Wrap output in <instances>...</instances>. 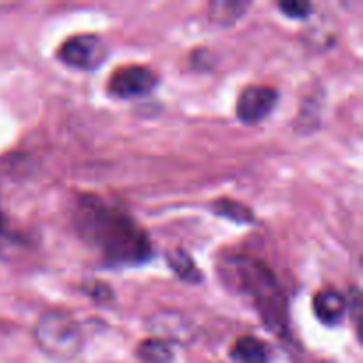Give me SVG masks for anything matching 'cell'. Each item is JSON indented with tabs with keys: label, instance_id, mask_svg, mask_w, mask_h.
<instances>
[{
	"label": "cell",
	"instance_id": "5bb4252c",
	"mask_svg": "<svg viewBox=\"0 0 363 363\" xmlns=\"http://www.w3.org/2000/svg\"><path fill=\"white\" fill-rule=\"evenodd\" d=\"M279 9L282 11V14H286L287 18H293V20H305V18L312 13V4L291 0V2H280Z\"/></svg>",
	"mask_w": 363,
	"mask_h": 363
},
{
	"label": "cell",
	"instance_id": "4fadbf2b",
	"mask_svg": "<svg viewBox=\"0 0 363 363\" xmlns=\"http://www.w3.org/2000/svg\"><path fill=\"white\" fill-rule=\"evenodd\" d=\"M211 208L215 215L223 216V218H229L238 223H250L254 220V211L250 208H247L241 202L230 201V199H218L216 202H213Z\"/></svg>",
	"mask_w": 363,
	"mask_h": 363
},
{
	"label": "cell",
	"instance_id": "277c9868",
	"mask_svg": "<svg viewBox=\"0 0 363 363\" xmlns=\"http://www.w3.org/2000/svg\"><path fill=\"white\" fill-rule=\"evenodd\" d=\"M108 55V46L96 34H77L67 38L57 50V57L66 66L92 71L101 66Z\"/></svg>",
	"mask_w": 363,
	"mask_h": 363
},
{
	"label": "cell",
	"instance_id": "30bf717a",
	"mask_svg": "<svg viewBox=\"0 0 363 363\" xmlns=\"http://www.w3.org/2000/svg\"><path fill=\"white\" fill-rule=\"evenodd\" d=\"M169 266L172 268V272L176 273L179 279L186 280V282L190 284L202 282V272L199 269V266L195 264L194 259L190 257V254L184 252L183 248H176L174 252H170Z\"/></svg>",
	"mask_w": 363,
	"mask_h": 363
},
{
	"label": "cell",
	"instance_id": "52a82bcc",
	"mask_svg": "<svg viewBox=\"0 0 363 363\" xmlns=\"http://www.w3.org/2000/svg\"><path fill=\"white\" fill-rule=\"evenodd\" d=\"M315 315L319 321L326 326L339 325L347 312V301L342 293L335 289H323L319 291L312 301Z\"/></svg>",
	"mask_w": 363,
	"mask_h": 363
},
{
	"label": "cell",
	"instance_id": "7c38bea8",
	"mask_svg": "<svg viewBox=\"0 0 363 363\" xmlns=\"http://www.w3.org/2000/svg\"><path fill=\"white\" fill-rule=\"evenodd\" d=\"M247 9V2H227V0H222V2H213L209 6V16L218 25H233L234 21L243 16Z\"/></svg>",
	"mask_w": 363,
	"mask_h": 363
},
{
	"label": "cell",
	"instance_id": "ba28073f",
	"mask_svg": "<svg viewBox=\"0 0 363 363\" xmlns=\"http://www.w3.org/2000/svg\"><path fill=\"white\" fill-rule=\"evenodd\" d=\"M149 328L155 333H160L162 337H158V339L165 340V342H169V339H174L176 342H179V340L183 342V340L194 337V326L181 314H169V312L156 314L151 319Z\"/></svg>",
	"mask_w": 363,
	"mask_h": 363
},
{
	"label": "cell",
	"instance_id": "8fae6325",
	"mask_svg": "<svg viewBox=\"0 0 363 363\" xmlns=\"http://www.w3.org/2000/svg\"><path fill=\"white\" fill-rule=\"evenodd\" d=\"M137 357L145 363H170L174 358L172 347L162 339H145L137 346Z\"/></svg>",
	"mask_w": 363,
	"mask_h": 363
},
{
	"label": "cell",
	"instance_id": "7a4b0ae2",
	"mask_svg": "<svg viewBox=\"0 0 363 363\" xmlns=\"http://www.w3.org/2000/svg\"><path fill=\"white\" fill-rule=\"evenodd\" d=\"M223 275L234 289L247 294L269 332L284 335L289 325L287 298L268 264L254 257H233L223 266Z\"/></svg>",
	"mask_w": 363,
	"mask_h": 363
},
{
	"label": "cell",
	"instance_id": "9c48e42d",
	"mask_svg": "<svg viewBox=\"0 0 363 363\" xmlns=\"http://www.w3.org/2000/svg\"><path fill=\"white\" fill-rule=\"evenodd\" d=\"M230 357L240 363H268L269 350L257 337L243 335L233 344Z\"/></svg>",
	"mask_w": 363,
	"mask_h": 363
},
{
	"label": "cell",
	"instance_id": "5b68a950",
	"mask_svg": "<svg viewBox=\"0 0 363 363\" xmlns=\"http://www.w3.org/2000/svg\"><path fill=\"white\" fill-rule=\"evenodd\" d=\"M106 85L110 94L116 98H140L158 85V74L145 66H123L113 71Z\"/></svg>",
	"mask_w": 363,
	"mask_h": 363
},
{
	"label": "cell",
	"instance_id": "8992f818",
	"mask_svg": "<svg viewBox=\"0 0 363 363\" xmlns=\"http://www.w3.org/2000/svg\"><path fill=\"white\" fill-rule=\"evenodd\" d=\"M279 101V91L269 85H248L238 98L236 116L245 124H257L272 113Z\"/></svg>",
	"mask_w": 363,
	"mask_h": 363
},
{
	"label": "cell",
	"instance_id": "6da1fadb",
	"mask_svg": "<svg viewBox=\"0 0 363 363\" xmlns=\"http://www.w3.org/2000/svg\"><path fill=\"white\" fill-rule=\"evenodd\" d=\"M74 227L84 241L116 266H138L152 257V245L145 230L121 209L96 195H82L73 213Z\"/></svg>",
	"mask_w": 363,
	"mask_h": 363
},
{
	"label": "cell",
	"instance_id": "3957f363",
	"mask_svg": "<svg viewBox=\"0 0 363 363\" xmlns=\"http://www.w3.org/2000/svg\"><path fill=\"white\" fill-rule=\"evenodd\" d=\"M35 342L48 357L57 360L74 358L82 350L84 335L74 318L67 312H46L35 325Z\"/></svg>",
	"mask_w": 363,
	"mask_h": 363
},
{
	"label": "cell",
	"instance_id": "9a60e30c",
	"mask_svg": "<svg viewBox=\"0 0 363 363\" xmlns=\"http://www.w3.org/2000/svg\"><path fill=\"white\" fill-rule=\"evenodd\" d=\"M89 296H91L92 300L103 301V303H106V301L112 300L113 293H112V289H110V286H106L105 282H94V284H91V289H89Z\"/></svg>",
	"mask_w": 363,
	"mask_h": 363
}]
</instances>
